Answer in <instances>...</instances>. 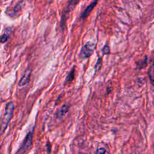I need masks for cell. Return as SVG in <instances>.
I'll return each instance as SVG.
<instances>
[{"label":"cell","instance_id":"6da1fadb","mask_svg":"<svg viewBox=\"0 0 154 154\" xmlns=\"http://www.w3.org/2000/svg\"><path fill=\"white\" fill-rule=\"evenodd\" d=\"M14 109V103L12 101H10L6 104L5 112H4L3 117L1 120V125H0L1 134H2V133H3L6 129V128H7L8 125L13 117Z\"/></svg>","mask_w":154,"mask_h":154},{"label":"cell","instance_id":"7a4b0ae2","mask_svg":"<svg viewBox=\"0 0 154 154\" xmlns=\"http://www.w3.org/2000/svg\"><path fill=\"white\" fill-rule=\"evenodd\" d=\"M96 48L95 43L87 42L82 47L80 53V57L82 59L89 58L93 54V52Z\"/></svg>","mask_w":154,"mask_h":154},{"label":"cell","instance_id":"3957f363","mask_svg":"<svg viewBox=\"0 0 154 154\" xmlns=\"http://www.w3.org/2000/svg\"><path fill=\"white\" fill-rule=\"evenodd\" d=\"M78 2H79L78 1H70L69 2V4H67V7L64 9V10L62 14V16L61 17V22H60L61 26L63 28V29L64 28V25L66 22L67 14H68L69 13V12H70L71 11H72L74 9V8L76 7V4Z\"/></svg>","mask_w":154,"mask_h":154},{"label":"cell","instance_id":"277c9868","mask_svg":"<svg viewBox=\"0 0 154 154\" xmlns=\"http://www.w3.org/2000/svg\"><path fill=\"white\" fill-rule=\"evenodd\" d=\"M32 139H33V133L32 132L30 131L27 134L25 139L23 140L22 146L20 148V150L23 152L29 150L32 146Z\"/></svg>","mask_w":154,"mask_h":154},{"label":"cell","instance_id":"5b68a950","mask_svg":"<svg viewBox=\"0 0 154 154\" xmlns=\"http://www.w3.org/2000/svg\"><path fill=\"white\" fill-rule=\"evenodd\" d=\"M31 73V70L30 69H28L25 70L23 75L21 78V79L19 80L18 85L20 87H23L27 84L30 79V76Z\"/></svg>","mask_w":154,"mask_h":154},{"label":"cell","instance_id":"8992f818","mask_svg":"<svg viewBox=\"0 0 154 154\" xmlns=\"http://www.w3.org/2000/svg\"><path fill=\"white\" fill-rule=\"evenodd\" d=\"M97 4V1H94L93 2H92L91 4H90L84 10V11H83L82 15H81V17L84 19L85 17H87L91 12L92 10L94 8V7L96 5V4Z\"/></svg>","mask_w":154,"mask_h":154},{"label":"cell","instance_id":"52a82bcc","mask_svg":"<svg viewBox=\"0 0 154 154\" xmlns=\"http://www.w3.org/2000/svg\"><path fill=\"white\" fill-rule=\"evenodd\" d=\"M69 109V106L67 104H64L61 106V107L60 108V109L57 111L55 115L56 117L58 118H62L63 117H64L66 113L68 112Z\"/></svg>","mask_w":154,"mask_h":154},{"label":"cell","instance_id":"ba28073f","mask_svg":"<svg viewBox=\"0 0 154 154\" xmlns=\"http://www.w3.org/2000/svg\"><path fill=\"white\" fill-rule=\"evenodd\" d=\"M147 61H148V58L146 56H145V58L136 61L135 64L137 65V67L138 69H142L143 68H145L147 66V63H148Z\"/></svg>","mask_w":154,"mask_h":154},{"label":"cell","instance_id":"9c48e42d","mask_svg":"<svg viewBox=\"0 0 154 154\" xmlns=\"http://www.w3.org/2000/svg\"><path fill=\"white\" fill-rule=\"evenodd\" d=\"M148 76L151 84L154 87V60L153 61L149 69Z\"/></svg>","mask_w":154,"mask_h":154},{"label":"cell","instance_id":"30bf717a","mask_svg":"<svg viewBox=\"0 0 154 154\" xmlns=\"http://www.w3.org/2000/svg\"><path fill=\"white\" fill-rule=\"evenodd\" d=\"M75 67L74 66L70 70V71L69 72L68 75L66 76V78L65 80L66 84L71 83L73 81V80L74 79V77H75Z\"/></svg>","mask_w":154,"mask_h":154},{"label":"cell","instance_id":"8fae6325","mask_svg":"<svg viewBox=\"0 0 154 154\" xmlns=\"http://www.w3.org/2000/svg\"><path fill=\"white\" fill-rule=\"evenodd\" d=\"M21 3V2H17L13 7V10H11V16L13 15H16L17 14H19L22 10V4H20Z\"/></svg>","mask_w":154,"mask_h":154},{"label":"cell","instance_id":"7c38bea8","mask_svg":"<svg viewBox=\"0 0 154 154\" xmlns=\"http://www.w3.org/2000/svg\"><path fill=\"white\" fill-rule=\"evenodd\" d=\"M10 37V32L8 31V30L7 29L2 34V35L0 37V42L4 43L5 42H7V40Z\"/></svg>","mask_w":154,"mask_h":154},{"label":"cell","instance_id":"4fadbf2b","mask_svg":"<svg viewBox=\"0 0 154 154\" xmlns=\"http://www.w3.org/2000/svg\"><path fill=\"white\" fill-rule=\"evenodd\" d=\"M102 66V58L101 57H99L94 66L95 72H97V71H99L101 69Z\"/></svg>","mask_w":154,"mask_h":154},{"label":"cell","instance_id":"5bb4252c","mask_svg":"<svg viewBox=\"0 0 154 154\" xmlns=\"http://www.w3.org/2000/svg\"><path fill=\"white\" fill-rule=\"evenodd\" d=\"M102 52L103 55H107L110 54V49L108 45H105V46L102 49Z\"/></svg>","mask_w":154,"mask_h":154},{"label":"cell","instance_id":"9a60e30c","mask_svg":"<svg viewBox=\"0 0 154 154\" xmlns=\"http://www.w3.org/2000/svg\"><path fill=\"white\" fill-rule=\"evenodd\" d=\"M106 150L104 148H99L96 151V154H105Z\"/></svg>","mask_w":154,"mask_h":154}]
</instances>
